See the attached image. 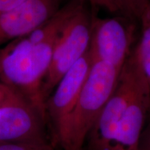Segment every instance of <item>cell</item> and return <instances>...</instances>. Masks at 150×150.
<instances>
[{
	"instance_id": "obj_5",
	"label": "cell",
	"mask_w": 150,
	"mask_h": 150,
	"mask_svg": "<svg viewBox=\"0 0 150 150\" xmlns=\"http://www.w3.org/2000/svg\"><path fill=\"white\" fill-rule=\"evenodd\" d=\"M129 18L92 17L89 52L92 61H102L120 72L132 51L135 29Z\"/></svg>"
},
{
	"instance_id": "obj_1",
	"label": "cell",
	"mask_w": 150,
	"mask_h": 150,
	"mask_svg": "<svg viewBox=\"0 0 150 150\" xmlns=\"http://www.w3.org/2000/svg\"><path fill=\"white\" fill-rule=\"evenodd\" d=\"M83 4L70 0L38 29L0 49V82L27 99L47 124L43 81L62 29Z\"/></svg>"
},
{
	"instance_id": "obj_4",
	"label": "cell",
	"mask_w": 150,
	"mask_h": 150,
	"mask_svg": "<svg viewBox=\"0 0 150 150\" xmlns=\"http://www.w3.org/2000/svg\"><path fill=\"white\" fill-rule=\"evenodd\" d=\"M92 17L84 4L62 29L54 47L50 68L43 81L42 93L45 102L65 73L88 50Z\"/></svg>"
},
{
	"instance_id": "obj_12",
	"label": "cell",
	"mask_w": 150,
	"mask_h": 150,
	"mask_svg": "<svg viewBox=\"0 0 150 150\" xmlns=\"http://www.w3.org/2000/svg\"><path fill=\"white\" fill-rule=\"evenodd\" d=\"M0 150H54L51 143L31 144L0 142Z\"/></svg>"
},
{
	"instance_id": "obj_3",
	"label": "cell",
	"mask_w": 150,
	"mask_h": 150,
	"mask_svg": "<svg viewBox=\"0 0 150 150\" xmlns=\"http://www.w3.org/2000/svg\"><path fill=\"white\" fill-rule=\"evenodd\" d=\"M142 72L134 47L122 67L113 93L87 135L88 150H110Z\"/></svg>"
},
{
	"instance_id": "obj_16",
	"label": "cell",
	"mask_w": 150,
	"mask_h": 150,
	"mask_svg": "<svg viewBox=\"0 0 150 150\" xmlns=\"http://www.w3.org/2000/svg\"><path fill=\"white\" fill-rule=\"evenodd\" d=\"M140 150H150V125L147 132L145 133L143 138H141Z\"/></svg>"
},
{
	"instance_id": "obj_8",
	"label": "cell",
	"mask_w": 150,
	"mask_h": 150,
	"mask_svg": "<svg viewBox=\"0 0 150 150\" xmlns=\"http://www.w3.org/2000/svg\"><path fill=\"white\" fill-rule=\"evenodd\" d=\"M62 0H26L0 14V49L29 34L50 20L61 8Z\"/></svg>"
},
{
	"instance_id": "obj_6",
	"label": "cell",
	"mask_w": 150,
	"mask_h": 150,
	"mask_svg": "<svg viewBox=\"0 0 150 150\" xmlns=\"http://www.w3.org/2000/svg\"><path fill=\"white\" fill-rule=\"evenodd\" d=\"M92 65L89 49L59 81L46 101L47 125L52 132V145L61 139L78 97L88 77Z\"/></svg>"
},
{
	"instance_id": "obj_13",
	"label": "cell",
	"mask_w": 150,
	"mask_h": 150,
	"mask_svg": "<svg viewBox=\"0 0 150 150\" xmlns=\"http://www.w3.org/2000/svg\"><path fill=\"white\" fill-rule=\"evenodd\" d=\"M86 3L88 2L93 8H102L110 13L120 12L117 0H78Z\"/></svg>"
},
{
	"instance_id": "obj_11",
	"label": "cell",
	"mask_w": 150,
	"mask_h": 150,
	"mask_svg": "<svg viewBox=\"0 0 150 150\" xmlns=\"http://www.w3.org/2000/svg\"><path fill=\"white\" fill-rule=\"evenodd\" d=\"M120 12L127 18L138 19L141 18L150 0H117Z\"/></svg>"
},
{
	"instance_id": "obj_9",
	"label": "cell",
	"mask_w": 150,
	"mask_h": 150,
	"mask_svg": "<svg viewBox=\"0 0 150 150\" xmlns=\"http://www.w3.org/2000/svg\"><path fill=\"white\" fill-rule=\"evenodd\" d=\"M149 111V88L142 72L110 150H140L142 131Z\"/></svg>"
},
{
	"instance_id": "obj_2",
	"label": "cell",
	"mask_w": 150,
	"mask_h": 150,
	"mask_svg": "<svg viewBox=\"0 0 150 150\" xmlns=\"http://www.w3.org/2000/svg\"><path fill=\"white\" fill-rule=\"evenodd\" d=\"M120 71L102 61L91 70L58 145L63 150H83L86 137L117 85Z\"/></svg>"
},
{
	"instance_id": "obj_7",
	"label": "cell",
	"mask_w": 150,
	"mask_h": 150,
	"mask_svg": "<svg viewBox=\"0 0 150 150\" xmlns=\"http://www.w3.org/2000/svg\"><path fill=\"white\" fill-rule=\"evenodd\" d=\"M47 125L37 110L20 94L0 106V142L50 143Z\"/></svg>"
},
{
	"instance_id": "obj_10",
	"label": "cell",
	"mask_w": 150,
	"mask_h": 150,
	"mask_svg": "<svg viewBox=\"0 0 150 150\" xmlns=\"http://www.w3.org/2000/svg\"><path fill=\"white\" fill-rule=\"evenodd\" d=\"M140 21L141 22V35L135 49L150 92V4L142 15Z\"/></svg>"
},
{
	"instance_id": "obj_15",
	"label": "cell",
	"mask_w": 150,
	"mask_h": 150,
	"mask_svg": "<svg viewBox=\"0 0 150 150\" xmlns=\"http://www.w3.org/2000/svg\"><path fill=\"white\" fill-rule=\"evenodd\" d=\"M26 0H0V14L18 6Z\"/></svg>"
},
{
	"instance_id": "obj_14",
	"label": "cell",
	"mask_w": 150,
	"mask_h": 150,
	"mask_svg": "<svg viewBox=\"0 0 150 150\" xmlns=\"http://www.w3.org/2000/svg\"><path fill=\"white\" fill-rule=\"evenodd\" d=\"M16 93L5 84L0 82V106L10 100Z\"/></svg>"
}]
</instances>
